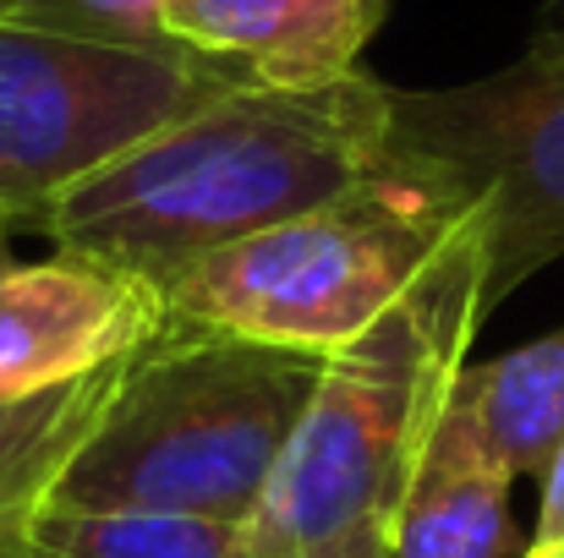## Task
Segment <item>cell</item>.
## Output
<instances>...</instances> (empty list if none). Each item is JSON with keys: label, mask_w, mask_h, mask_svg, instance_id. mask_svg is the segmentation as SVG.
<instances>
[{"label": "cell", "mask_w": 564, "mask_h": 558, "mask_svg": "<svg viewBox=\"0 0 564 558\" xmlns=\"http://www.w3.org/2000/svg\"><path fill=\"white\" fill-rule=\"evenodd\" d=\"M0 22L105 44H176L165 28V0H11Z\"/></svg>", "instance_id": "obj_13"}, {"label": "cell", "mask_w": 564, "mask_h": 558, "mask_svg": "<svg viewBox=\"0 0 564 558\" xmlns=\"http://www.w3.org/2000/svg\"><path fill=\"white\" fill-rule=\"evenodd\" d=\"M389 143L438 165L488 219V313L564 258V28L455 88H389Z\"/></svg>", "instance_id": "obj_6"}, {"label": "cell", "mask_w": 564, "mask_h": 558, "mask_svg": "<svg viewBox=\"0 0 564 558\" xmlns=\"http://www.w3.org/2000/svg\"><path fill=\"white\" fill-rule=\"evenodd\" d=\"M521 558H564V548H527Z\"/></svg>", "instance_id": "obj_16"}, {"label": "cell", "mask_w": 564, "mask_h": 558, "mask_svg": "<svg viewBox=\"0 0 564 558\" xmlns=\"http://www.w3.org/2000/svg\"><path fill=\"white\" fill-rule=\"evenodd\" d=\"M482 318L488 219L477 214L400 307L324 362L236 558H389L411 471Z\"/></svg>", "instance_id": "obj_2"}, {"label": "cell", "mask_w": 564, "mask_h": 558, "mask_svg": "<svg viewBox=\"0 0 564 558\" xmlns=\"http://www.w3.org/2000/svg\"><path fill=\"white\" fill-rule=\"evenodd\" d=\"M324 362L165 318L127 357L50 510H160L247 526L324 383Z\"/></svg>", "instance_id": "obj_3"}, {"label": "cell", "mask_w": 564, "mask_h": 558, "mask_svg": "<svg viewBox=\"0 0 564 558\" xmlns=\"http://www.w3.org/2000/svg\"><path fill=\"white\" fill-rule=\"evenodd\" d=\"M389 154V88L357 72L324 88L241 83L61 192L33 230L61 252L165 291L203 258L335 203Z\"/></svg>", "instance_id": "obj_1"}, {"label": "cell", "mask_w": 564, "mask_h": 558, "mask_svg": "<svg viewBox=\"0 0 564 558\" xmlns=\"http://www.w3.org/2000/svg\"><path fill=\"white\" fill-rule=\"evenodd\" d=\"M165 324L160 291L105 263L50 252L0 263V416L143 346Z\"/></svg>", "instance_id": "obj_7"}, {"label": "cell", "mask_w": 564, "mask_h": 558, "mask_svg": "<svg viewBox=\"0 0 564 558\" xmlns=\"http://www.w3.org/2000/svg\"><path fill=\"white\" fill-rule=\"evenodd\" d=\"M449 400L471 416V427L516 482H543L564 449V329L482 368H460Z\"/></svg>", "instance_id": "obj_11"}, {"label": "cell", "mask_w": 564, "mask_h": 558, "mask_svg": "<svg viewBox=\"0 0 564 558\" xmlns=\"http://www.w3.org/2000/svg\"><path fill=\"white\" fill-rule=\"evenodd\" d=\"M247 77L187 44H105L0 22V225L33 219Z\"/></svg>", "instance_id": "obj_5"}, {"label": "cell", "mask_w": 564, "mask_h": 558, "mask_svg": "<svg viewBox=\"0 0 564 558\" xmlns=\"http://www.w3.org/2000/svg\"><path fill=\"white\" fill-rule=\"evenodd\" d=\"M510 488L516 477L494 460L471 416L444 400L411 471L389 558H521L532 543L516 537Z\"/></svg>", "instance_id": "obj_9"}, {"label": "cell", "mask_w": 564, "mask_h": 558, "mask_svg": "<svg viewBox=\"0 0 564 558\" xmlns=\"http://www.w3.org/2000/svg\"><path fill=\"white\" fill-rule=\"evenodd\" d=\"M482 208L438 165L389 143L368 182L187 269L165 318L335 357L400 307Z\"/></svg>", "instance_id": "obj_4"}, {"label": "cell", "mask_w": 564, "mask_h": 558, "mask_svg": "<svg viewBox=\"0 0 564 558\" xmlns=\"http://www.w3.org/2000/svg\"><path fill=\"white\" fill-rule=\"evenodd\" d=\"M6 6H11V0H0V17H6Z\"/></svg>", "instance_id": "obj_17"}, {"label": "cell", "mask_w": 564, "mask_h": 558, "mask_svg": "<svg viewBox=\"0 0 564 558\" xmlns=\"http://www.w3.org/2000/svg\"><path fill=\"white\" fill-rule=\"evenodd\" d=\"M33 548L39 558H236L241 526L160 510H44Z\"/></svg>", "instance_id": "obj_12"}, {"label": "cell", "mask_w": 564, "mask_h": 558, "mask_svg": "<svg viewBox=\"0 0 564 558\" xmlns=\"http://www.w3.org/2000/svg\"><path fill=\"white\" fill-rule=\"evenodd\" d=\"M543 22H554V28H564V0H549V17Z\"/></svg>", "instance_id": "obj_15"}, {"label": "cell", "mask_w": 564, "mask_h": 558, "mask_svg": "<svg viewBox=\"0 0 564 558\" xmlns=\"http://www.w3.org/2000/svg\"><path fill=\"white\" fill-rule=\"evenodd\" d=\"M532 548H564V449L543 477V499H538V526H532Z\"/></svg>", "instance_id": "obj_14"}, {"label": "cell", "mask_w": 564, "mask_h": 558, "mask_svg": "<svg viewBox=\"0 0 564 558\" xmlns=\"http://www.w3.org/2000/svg\"><path fill=\"white\" fill-rule=\"evenodd\" d=\"M389 0H165V28L263 88H324L362 72Z\"/></svg>", "instance_id": "obj_8"}, {"label": "cell", "mask_w": 564, "mask_h": 558, "mask_svg": "<svg viewBox=\"0 0 564 558\" xmlns=\"http://www.w3.org/2000/svg\"><path fill=\"white\" fill-rule=\"evenodd\" d=\"M127 357L83 372L61 389H44L0 416V558H39L33 521L50 510V493H55L66 460L77 455V444L99 422Z\"/></svg>", "instance_id": "obj_10"}]
</instances>
